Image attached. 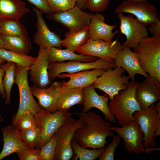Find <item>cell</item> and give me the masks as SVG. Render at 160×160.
Here are the masks:
<instances>
[{
    "label": "cell",
    "instance_id": "32",
    "mask_svg": "<svg viewBox=\"0 0 160 160\" xmlns=\"http://www.w3.org/2000/svg\"><path fill=\"white\" fill-rule=\"evenodd\" d=\"M2 66L5 74L3 80L4 87L6 94L5 103L9 104L11 103L10 94L12 88L15 84V63L13 62L4 63Z\"/></svg>",
    "mask_w": 160,
    "mask_h": 160
},
{
    "label": "cell",
    "instance_id": "15",
    "mask_svg": "<svg viewBox=\"0 0 160 160\" xmlns=\"http://www.w3.org/2000/svg\"><path fill=\"white\" fill-rule=\"evenodd\" d=\"M51 48L39 47L38 56L30 67L28 72L30 80L33 86L39 88H47L52 83L49 79L48 73V57Z\"/></svg>",
    "mask_w": 160,
    "mask_h": 160
},
{
    "label": "cell",
    "instance_id": "2",
    "mask_svg": "<svg viewBox=\"0 0 160 160\" xmlns=\"http://www.w3.org/2000/svg\"><path fill=\"white\" fill-rule=\"evenodd\" d=\"M140 84L131 81L126 89L120 91L108 103L110 112L121 126L135 120L133 113L142 110L135 98L136 91Z\"/></svg>",
    "mask_w": 160,
    "mask_h": 160
},
{
    "label": "cell",
    "instance_id": "24",
    "mask_svg": "<svg viewBox=\"0 0 160 160\" xmlns=\"http://www.w3.org/2000/svg\"><path fill=\"white\" fill-rule=\"evenodd\" d=\"M61 86L59 88L57 97V111H67L74 105H83L84 88H64Z\"/></svg>",
    "mask_w": 160,
    "mask_h": 160
},
{
    "label": "cell",
    "instance_id": "1",
    "mask_svg": "<svg viewBox=\"0 0 160 160\" xmlns=\"http://www.w3.org/2000/svg\"><path fill=\"white\" fill-rule=\"evenodd\" d=\"M87 113H80L82 125L75 132L73 140L85 148L105 147L107 137L114 135L111 129L112 123L95 112Z\"/></svg>",
    "mask_w": 160,
    "mask_h": 160
},
{
    "label": "cell",
    "instance_id": "35",
    "mask_svg": "<svg viewBox=\"0 0 160 160\" xmlns=\"http://www.w3.org/2000/svg\"><path fill=\"white\" fill-rule=\"evenodd\" d=\"M49 7L55 13L64 12L73 8L77 0H47Z\"/></svg>",
    "mask_w": 160,
    "mask_h": 160
},
{
    "label": "cell",
    "instance_id": "4",
    "mask_svg": "<svg viewBox=\"0 0 160 160\" xmlns=\"http://www.w3.org/2000/svg\"><path fill=\"white\" fill-rule=\"evenodd\" d=\"M30 67H23L15 63V84L17 86L20 96L19 104L17 113L12 119V124L16 126L23 113L28 111L34 116L41 109L33 97L28 80Z\"/></svg>",
    "mask_w": 160,
    "mask_h": 160
},
{
    "label": "cell",
    "instance_id": "6",
    "mask_svg": "<svg viewBox=\"0 0 160 160\" xmlns=\"http://www.w3.org/2000/svg\"><path fill=\"white\" fill-rule=\"evenodd\" d=\"M126 71L123 68L116 67L105 71L92 84L95 89H99L105 92L111 100L121 90L126 89L129 84V76L124 73Z\"/></svg>",
    "mask_w": 160,
    "mask_h": 160
},
{
    "label": "cell",
    "instance_id": "31",
    "mask_svg": "<svg viewBox=\"0 0 160 160\" xmlns=\"http://www.w3.org/2000/svg\"><path fill=\"white\" fill-rule=\"evenodd\" d=\"M71 145L74 154L73 159L75 160L78 159L80 160L96 159L103 153L106 147L88 149L82 147L73 139Z\"/></svg>",
    "mask_w": 160,
    "mask_h": 160
},
{
    "label": "cell",
    "instance_id": "3",
    "mask_svg": "<svg viewBox=\"0 0 160 160\" xmlns=\"http://www.w3.org/2000/svg\"><path fill=\"white\" fill-rule=\"evenodd\" d=\"M133 52L144 71L160 82V37L145 38L134 48Z\"/></svg>",
    "mask_w": 160,
    "mask_h": 160
},
{
    "label": "cell",
    "instance_id": "9",
    "mask_svg": "<svg viewBox=\"0 0 160 160\" xmlns=\"http://www.w3.org/2000/svg\"><path fill=\"white\" fill-rule=\"evenodd\" d=\"M93 14L83 12L76 4L72 9L57 13L47 15L50 20L59 23L66 27L68 32L72 33L88 27Z\"/></svg>",
    "mask_w": 160,
    "mask_h": 160
},
{
    "label": "cell",
    "instance_id": "50",
    "mask_svg": "<svg viewBox=\"0 0 160 160\" xmlns=\"http://www.w3.org/2000/svg\"><path fill=\"white\" fill-rule=\"evenodd\" d=\"M3 121L4 119L1 115L0 114V122H2Z\"/></svg>",
    "mask_w": 160,
    "mask_h": 160
},
{
    "label": "cell",
    "instance_id": "38",
    "mask_svg": "<svg viewBox=\"0 0 160 160\" xmlns=\"http://www.w3.org/2000/svg\"><path fill=\"white\" fill-rule=\"evenodd\" d=\"M109 3V0H86L85 8L93 12L103 11L106 9Z\"/></svg>",
    "mask_w": 160,
    "mask_h": 160
},
{
    "label": "cell",
    "instance_id": "23",
    "mask_svg": "<svg viewBox=\"0 0 160 160\" xmlns=\"http://www.w3.org/2000/svg\"><path fill=\"white\" fill-rule=\"evenodd\" d=\"M105 20L104 16L101 14L96 13L93 15L89 26V39L112 41L115 36L119 31L117 29L113 32V30L117 26L107 24L105 23Z\"/></svg>",
    "mask_w": 160,
    "mask_h": 160
},
{
    "label": "cell",
    "instance_id": "40",
    "mask_svg": "<svg viewBox=\"0 0 160 160\" xmlns=\"http://www.w3.org/2000/svg\"><path fill=\"white\" fill-rule=\"evenodd\" d=\"M27 0L42 13L48 15L54 13L49 6L47 0Z\"/></svg>",
    "mask_w": 160,
    "mask_h": 160
},
{
    "label": "cell",
    "instance_id": "34",
    "mask_svg": "<svg viewBox=\"0 0 160 160\" xmlns=\"http://www.w3.org/2000/svg\"><path fill=\"white\" fill-rule=\"evenodd\" d=\"M56 146V135L55 133L40 149V160H55Z\"/></svg>",
    "mask_w": 160,
    "mask_h": 160
},
{
    "label": "cell",
    "instance_id": "48",
    "mask_svg": "<svg viewBox=\"0 0 160 160\" xmlns=\"http://www.w3.org/2000/svg\"><path fill=\"white\" fill-rule=\"evenodd\" d=\"M130 1L133 2H138L147 1V0H126Z\"/></svg>",
    "mask_w": 160,
    "mask_h": 160
},
{
    "label": "cell",
    "instance_id": "13",
    "mask_svg": "<svg viewBox=\"0 0 160 160\" xmlns=\"http://www.w3.org/2000/svg\"><path fill=\"white\" fill-rule=\"evenodd\" d=\"M120 20V29L126 38L123 45L134 48L148 35L147 26L131 15L125 16L122 13L117 14Z\"/></svg>",
    "mask_w": 160,
    "mask_h": 160
},
{
    "label": "cell",
    "instance_id": "18",
    "mask_svg": "<svg viewBox=\"0 0 160 160\" xmlns=\"http://www.w3.org/2000/svg\"><path fill=\"white\" fill-rule=\"evenodd\" d=\"M135 98L142 109L148 108L160 99V82L154 77L146 78L137 89Z\"/></svg>",
    "mask_w": 160,
    "mask_h": 160
},
{
    "label": "cell",
    "instance_id": "46",
    "mask_svg": "<svg viewBox=\"0 0 160 160\" xmlns=\"http://www.w3.org/2000/svg\"><path fill=\"white\" fill-rule=\"evenodd\" d=\"M155 107L157 111V114L158 116L160 117V101H159L156 104H155Z\"/></svg>",
    "mask_w": 160,
    "mask_h": 160
},
{
    "label": "cell",
    "instance_id": "17",
    "mask_svg": "<svg viewBox=\"0 0 160 160\" xmlns=\"http://www.w3.org/2000/svg\"><path fill=\"white\" fill-rule=\"evenodd\" d=\"M84 100L82 112L86 113L91 108H95L101 111L105 116V119L112 123L116 122L114 116L110 112L108 106V95L106 93L98 95L92 84L83 88Z\"/></svg>",
    "mask_w": 160,
    "mask_h": 160
},
{
    "label": "cell",
    "instance_id": "8",
    "mask_svg": "<svg viewBox=\"0 0 160 160\" xmlns=\"http://www.w3.org/2000/svg\"><path fill=\"white\" fill-rule=\"evenodd\" d=\"M116 67L115 63L108 62L99 58L90 63L83 62L76 60L56 62L49 64L48 76L49 80L52 81L59 75L63 73L71 74L96 68H102L106 70Z\"/></svg>",
    "mask_w": 160,
    "mask_h": 160
},
{
    "label": "cell",
    "instance_id": "37",
    "mask_svg": "<svg viewBox=\"0 0 160 160\" xmlns=\"http://www.w3.org/2000/svg\"><path fill=\"white\" fill-rule=\"evenodd\" d=\"M37 126L34 116L27 111L23 113L16 125L19 131L31 128Z\"/></svg>",
    "mask_w": 160,
    "mask_h": 160
},
{
    "label": "cell",
    "instance_id": "49",
    "mask_svg": "<svg viewBox=\"0 0 160 160\" xmlns=\"http://www.w3.org/2000/svg\"><path fill=\"white\" fill-rule=\"evenodd\" d=\"M5 61V60L0 58V66L4 63Z\"/></svg>",
    "mask_w": 160,
    "mask_h": 160
},
{
    "label": "cell",
    "instance_id": "42",
    "mask_svg": "<svg viewBox=\"0 0 160 160\" xmlns=\"http://www.w3.org/2000/svg\"><path fill=\"white\" fill-rule=\"evenodd\" d=\"M149 29L154 36L160 37V22L151 25Z\"/></svg>",
    "mask_w": 160,
    "mask_h": 160
},
{
    "label": "cell",
    "instance_id": "5",
    "mask_svg": "<svg viewBox=\"0 0 160 160\" xmlns=\"http://www.w3.org/2000/svg\"><path fill=\"white\" fill-rule=\"evenodd\" d=\"M73 114L68 111L52 113L41 108L34 116L37 126L41 130V137L35 148L41 149Z\"/></svg>",
    "mask_w": 160,
    "mask_h": 160
},
{
    "label": "cell",
    "instance_id": "20",
    "mask_svg": "<svg viewBox=\"0 0 160 160\" xmlns=\"http://www.w3.org/2000/svg\"><path fill=\"white\" fill-rule=\"evenodd\" d=\"M105 71L103 69L96 68L71 74L62 73L57 77L69 78L67 82L64 81L61 86L63 88H84L94 83Z\"/></svg>",
    "mask_w": 160,
    "mask_h": 160
},
{
    "label": "cell",
    "instance_id": "7",
    "mask_svg": "<svg viewBox=\"0 0 160 160\" xmlns=\"http://www.w3.org/2000/svg\"><path fill=\"white\" fill-rule=\"evenodd\" d=\"M82 123L79 119L70 117L55 132L57 146L55 160H69L73 156V151L71 145L75 132L81 127Z\"/></svg>",
    "mask_w": 160,
    "mask_h": 160
},
{
    "label": "cell",
    "instance_id": "30",
    "mask_svg": "<svg viewBox=\"0 0 160 160\" xmlns=\"http://www.w3.org/2000/svg\"><path fill=\"white\" fill-rule=\"evenodd\" d=\"M0 58L5 60L7 62H13L22 67H30L35 60L36 57L3 48L0 49Z\"/></svg>",
    "mask_w": 160,
    "mask_h": 160
},
{
    "label": "cell",
    "instance_id": "27",
    "mask_svg": "<svg viewBox=\"0 0 160 160\" xmlns=\"http://www.w3.org/2000/svg\"><path fill=\"white\" fill-rule=\"evenodd\" d=\"M4 44L3 48L25 55H28L32 43L28 37L8 36L1 34Z\"/></svg>",
    "mask_w": 160,
    "mask_h": 160
},
{
    "label": "cell",
    "instance_id": "41",
    "mask_svg": "<svg viewBox=\"0 0 160 160\" xmlns=\"http://www.w3.org/2000/svg\"><path fill=\"white\" fill-rule=\"evenodd\" d=\"M4 74V71L2 64L0 66V95L3 99H6V94L3 84V80Z\"/></svg>",
    "mask_w": 160,
    "mask_h": 160
},
{
    "label": "cell",
    "instance_id": "45",
    "mask_svg": "<svg viewBox=\"0 0 160 160\" xmlns=\"http://www.w3.org/2000/svg\"><path fill=\"white\" fill-rule=\"evenodd\" d=\"M160 135V124H159L156 127L153 135V137L156 138Z\"/></svg>",
    "mask_w": 160,
    "mask_h": 160
},
{
    "label": "cell",
    "instance_id": "28",
    "mask_svg": "<svg viewBox=\"0 0 160 160\" xmlns=\"http://www.w3.org/2000/svg\"><path fill=\"white\" fill-rule=\"evenodd\" d=\"M89 27L80 31L65 34V39L61 41L62 46L73 52L84 45L87 41L89 37Z\"/></svg>",
    "mask_w": 160,
    "mask_h": 160
},
{
    "label": "cell",
    "instance_id": "33",
    "mask_svg": "<svg viewBox=\"0 0 160 160\" xmlns=\"http://www.w3.org/2000/svg\"><path fill=\"white\" fill-rule=\"evenodd\" d=\"M41 130L38 126L19 131L21 140L30 148H35L41 136Z\"/></svg>",
    "mask_w": 160,
    "mask_h": 160
},
{
    "label": "cell",
    "instance_id": "36",
    "mask_svg": "<svg viewBox=\"0 0 160 160\" xmlns=\"http://www.w3.org/2000/svg\"><path fill=\"white\" fill-rule=\"evenodd\" d=\"M112 141L105 147V149L98 158L99 160H114L115 150L121 142V137L118 135H114Z\"/></svg>",
    "mask_w": 160,
    "mask_h": 160
},
{
    "label": "cell",
    "instance_id": "19",
    "mask_svg": "<svg viewBox=\"0 0 160 160\" xmlns=\"http://www.w3.org/2000/svg\"><path fill=\"white\" fill-rule=\"evenodd\" d=\"M116 67L122 68L129 74L132 82L135 81V76L139 74L146 78L150 77L141 67L136 54L130 48L123 46L114 59Z\"/></svg>",
    "mask_w": 160,
    "mask_h": 160
},
{
    "label": "cell",
    "instance_id": "22",
    "mask_svg": "<svg viewBox=\"0 0 160 160\" xmlns=\"http://www.w3.org/2000/svg\"><path fill=\"white\" fill-rule=\"evenodd\" d=\"M1 130L4 144L0 153V160L21 149L30 148L20 139L19 131L16 126H7L1 128Z\"/></svg>",
    "mask_w": 160,
    "mask_h": 160
},
{
    "label": "cell",
    "instance_id": "25",
    "mask_svg": "<svg viewBox=\"0 0 160 160\" xmlns=\"http://www.w3.org/2000/svg\"><path fill=\"white\" fill-rule=\"evenodd\" d=\"M29 11L21 0H0V19L19 20Z\"/></svg>",
    "mask_w": 160,
    "mask_h": 160
},
{
    "label": "cell",
    "instance_id": "16",
    "mask_svg": "<svg viewBox=\"0 0 160 160\" xmlns=\"http://www.w3.org/2000/svg\"><path fill=\"white\" fill-rule=\"evenodd\" d=\"M32 8L37 17L36 31L34 36V42L39 47L44 48L55 47L61 49L62 46L60 35L49 30L42 17V13L33 6Z\"/></svg>",
    "mask_w": 160,
    "mask_h": 160
},
{
    "label": "cell",
    "instance_id": "47",
    "mask_svg": "<svg viewBox=\"0 0 160 160\" xmlns=\"http://www.w3.org/2000/svg\"><path fill=\"white\" fill-rule=\"evenodd\" d=\"M4 47V44L1 39V33H0V49L3 48Z\"/></svg>",
    "mask_w": 160,
    "mask_h": 160
},
{
    "label": "cell",
    "instance_id": "44",
    "mask_svg": "<svg viewBox=\"0 0 160 160\" xmlns=\"http://www.w3.org/2000/svg\"><path fill=\"white\" fill-rule=\"evenodd\" d=\"M159 150H160L159 147H149L145 148L144 152L149 154L153 151Z\"/></svg>",
    "mask_w": 160,
    "mask_h": 160
},
{
    "label": "cell",
    "instance_id": "43",
    "mask_svg": "<svg viewBox=\"0 0 160 160\" xmlns=\"http://www.w3.org/2000/svg\"><path fill=\"white\" fill-rule=\"evenodd\" d=\"M86 0H77L76 4L82 10L85 9V3Z\"/></svg>",
    "mask_w": 160,
    "mask_h": 160
},
{
    "label": "cell",
    "instance_id": "26",
    "mask_svg": "<svg viewBox=\"0 0 160 160\" xmlns=\"http://www.w3.org/2000/svg\"><path fill=\"white\" fill-rule=\"evenodd\" d=\"M97 58V57L92 56L76 54L67 49H62L52 47L51 48L49 52L48 60L49 64L56 62H61L71 60L90 63L95 61Z\"/></svg>",
    "mask_w": 160,
    "mask_h": 160
},
{
    "label": "cell",
    "instance_id": "11",
    "mask_svg": "<svg viewBox=\"0 0 160 160\" xmlns=\"http://www.w3.org/2000/svg\"><path fill=\"white\" fill-rule=\"evenodd\" d=\"M111 129L123 139L125 148L128 152L139 155L144 152V133L136 119L124 126H112Z\"/></svg>",
    "mask_w": 160,
    "mask_h": 160
},
{
    "label": "cell",
    "instance_id": "21",
    "mask_svg": "<svg viewBox=\"0 0 160 160\" xmlns=\"http://www.w3.org/2000/svg\"><path fill=\"white\" fill-rule=\"evenodd\" d=\"M63 81L54 82L45 89L39 88L33 85L30 87L33 95L37 98L38 103L41 108L52 113L57 111L58 93Z\"/></svg>",
    "mask_w": 160,
    "mask_h": 160
},
{
    "label": "cell",
    "instance_id": "39",
    "mask_svg": "<svg viewBox=\"0 0 160 160\" xmlns=\"http://www.w3.org/2000/svg\"><path fill=\"white\" fill-rule=\"evenodd\" d=\"M40 149H22L16 153L20 160H40Z\"/></svg>",
    "mask_w": 160,
    "mask_h": 160
},
{
    "label": "cell",
    "instance_id": "10",
    "mask_svg": "<svg viewBox=\"0 0 160 160\" xmlns=\"http://www.w3.org/2000/svg\"><path fill=\"white\" fill-rule=\"evenodd\" d=\"M123 47L117 39L109 41L89 39L84 45L76 52L79 54L95 56L108 62L114 63L115 58Z\"/></svg>",
    "mask_w": 160,
    "mask_h": 160
},
{
    "label": "cell",
    "instance_id": "29",
    "mask_svg": "<svg viewBox=\"0 0 160 160\" xmlns=\"http://www.w3.org/2000/svg\"><path fill=\"white\" fill-rule=\"evenodd\" d=\"M0 33L8 36H28L25 26L18 20L0 19Z\"/></svg>",
    "mask_w": 160,
    "mask_h": 160
},
{
    "label": "cell",
    "instance_id": "14",
    "mask_svg": "<svg viewBox=\"0 0 160 160\" xmlns=\"http://www.w3.org/2000/svg\"><path fill=\"white\" fill-rule=\"evenodd\" d=\"M157 113L155 104L153 103L146 109L136 111L133 113L144 133L145 148L156 146L153 135L156 127L160 124V117Z\"/></svg>",
    "mask_w": 160,
    "mask_h": 160
},
{
    "label": "cell",
    "instance_id": "12",
    "mask_svg": "<svg viewBox=\"0 0 160 160\" xmlns=\"http://www.w3.org/2000/svg\"><path fill=\"white\" fill-rule=\"evenodd\" d=\"M116 12H126L132 14L138 20L147 26L160 22L157 9L155 5L146 1L135 2L126 0L119 5Z\"/></svg>",
    "mask_w": 160,
    "mask_h": 160
}]
</instances>
